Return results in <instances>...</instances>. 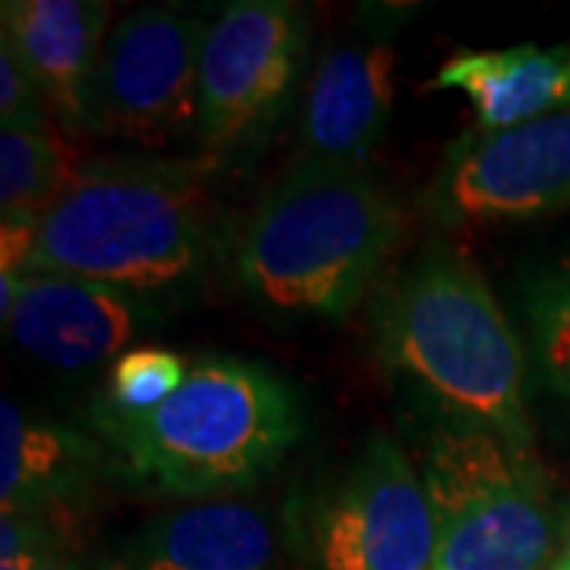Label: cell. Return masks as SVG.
Segmentation results:
<instances>
[{
  "instance_id": "6da1fadb",
  "label": "cell",
  "mask_w": 570,
  "mask_h": 570,
  "mask_svg": "<svg viewBox=\"0 0 570 570\" xmlns=\"http://www.w3.org/2000/svg\"><path fill=\"white\" fill-rule=\"evenodd\" d=\"M204 156H108L82 163L36 225L26 273H58L140 298L184 292L204 276L213 242Z\"/></svg>"
},
{
  "instance_id": "7a4b0ae2",
  "label": "cell",
  "mask_w": 570,
  "mask_h": 570,
  "mask_svg": "<svg viewBox=\"0 0 570 570\" xmlns=\"http://www.w3.org/2000/svg\"><path fill=\"white\" fill-rule=\"evenodd\" d=\"M374 343L431 412L532 450L527 358L494 292L460 250L425 247L374 305Z\"/></svg>"
},
{
  "instance_id": "3957f363",
  "label": "cell",
  "mask_w": 570,
  "mask_h": 570,
  "mask_svg": "<svg viewBox=\"0 0 570 570\" xmlns=\"http://www.w3.org/2000/svg\"><path fill=\"white\" fill-rule=\"evenodd\" d=\"M403 228L371 168L295 163L247 216L235 269L264 314L340 324L381 283Z\"/></svg>"
},
{
  "instance_id": "277c9868",
  "label": "cell",
  "mask_w": 570,
  "mask_h": 570,
  "mask_svg": "<svg viewBox=\"0 0 570 570\" xmlns=\"http://www.w3.org/2000/svg\"><path fill=\"white\" fill-rule=\"evenodd\" d=\"M89 422L134 485L209 501L283 460L305 431V403L269 365L204 355L163 406L130 415L96 403Z\"/></svg>"
},
{
  "instance_id": "5b68a950",
  "label": "cell",
  "mask_w": 570,
  "mask_h": 570,
  "mask_svg": "<svg viewBox=\"0 0 570 570\" xmlns=\"http://www.w3.org/2000/svg\"><path fill=\"white\" fill-rule=\"evenodd\" d=\"M419 475L434 513V570H549L561 523L532 450L489 428L434 419Z\"/></svg>"
},
{
  "instance_id": "8992f818",
  "label": "cell",
  "mask_w": 570,
  "mask_h": 570,
  "mask_svg": "<svg viewBox=\"0 0 570 570\" xmlns=\"http://www.w3.org/2000/svg\"><path fill=\"white\" fill-rule=\"evenodd\" d=\"M311 17L292 0H232L209 20L200 55L197 149L225 165L264 149L307 70Z\"/></svg>"
},
{
  "instance_id": "52a82bcc",
  "label": "cell",
  "mask_w": 570,
  "mask_h": 570,
  "mask_svg": "<svg viewBox=\"0 0 570 570\" xmlns=\"http://www.w3.org/2000/svg\"><path fill=\"white\" fill-rule=\"evenodd\" d=\"M209 20L181 7L146 3L111 22L96 77L92 134L159 156L197 142L200 55Z\"/></svg>"
},
{
  "instance_id": "ba28073f",
  "label": "cell",
  "mask_w": 570,
  "mask_h": 570,
  "mask_svg": "<svg viewBox=\"0 0 570 570\" xmlns=\"http://www.w3.org/2000/svg\"><path fill=\"white\" fill-rule=\"evenodd\" d=\"M314 570H434L438 530L415 463L396 438L367 434L305 517Z\"/></svg>"
},
{
  "instance_id": "9c48e42d",
  "label": "cell",
  "mask_w": 570,
  "mask_h": 570,
  "mask_svg": "<svg viewBox=\"0 0 570 570\" xmlns=\"http://www.w3.org/2000/svg\"><path fill=\"white\" fill-rule=\"evenodd\" d=\"M428 200L450 228L561 213L570 206V111L504 130H463L444 149Z\"/></svg>"
},
{
  "instance_id": "30bf717a",
  "label": "cell",
  "mask_w": 570,
  "mask_h": 570,
  "mask_svg": "<svg viewBox=\"0 0 570 570\" xmlns=\"http://www.w3.org/2000/svg\"><path fill=\"white\" fill-rule=\"evenodd\" d=\"M0 314L29 358L61 374L115 365L163 321L149 298L58 273L0 276Z\"/></svg>"
},
{
  "instance_id": "8fae6325",
  "label": "cell",
  "mask_w": 570,
  "mask_h": 570,
  "mask_svg": "<svg viewBox=\"0 0 570 570\" xmlns=\"http://www.w3.org/2000/svg\"><path fill=\"white\" fill-rule=\"evenodd\" d=\"M396 7H367L362 26L333 41L305 82L298 163L367 168L393 115Z\"/></svg>"
},
{
  "instance_id": "7c38bea8",
  "label": "cell",
  "mask_w": 570,
  "mask_h": 570,
  "mask_svg": "<svg viewBox=\"0 0 570 570\" xmlns=\"http://www.w3.org/2000/svg\"><path fill=\"white\" fill-rule=\"evenodd\" d=\"M111 29L102 0H3L0 41H7L41 89L61 130L92 134V99Z\"/></svg>"
},
{
  "instance_id": "4fadbf2b",
  "label": "cell",
  "mask_w": 570,
  "mask_h": 570,
  "mask_svg": "<svg viewBox=\"0 0 570 570\" xmlns=\"http://www.w3.org/2000/svg\"><path fill=\"white\" fill-rule=\"evenodd\" d=\"M428 89L466 96L475 127L504 130L570 111V39L513 45L501 51H456L438 67Z\"/></svg>"
},
{
  "instance_id": "5bb4252c",
  "label": "cell",
  "mask_w": 570,
  "mask_h": 570,
  "mask_svg": "<svg viewBox=\"0 0 570 570\" xmlns=\"http://www.w3.org/2000/svg\"><path fill=\"white\" fill-rule=\"evenodd\" d=\"M273 530L261 510L209 498L159 513L127 546L137 570H273Z\"/></svg>"
},
{
  "instance_id": "9a60e30c",
  "label": "cell",
  "mask_w": 570,
  "mask_h": 570,
  "mask_svg": "<svg viewBox=\"0 0 570 570\" xmlns=\"http://www.w3.org/2000/svg\"><path fill=\"white\" fill-rule=\"evenodd\" d=\"M99 448L73 428L0 403V508L3 513L70 517L89 491Z\"/></svg>"
},
{
  "instance_id": "2e32d148",
  "label": "cell",
  "mask_w": 570,
  "mask_h": 570,
  "mask_svg": "<svg viewBox=\"0 0 570 570\" xmlns=\"http://www.w3.org/2000/svg\"><path fill=\"white\" fill-rule=\"evenodd\" d=\"M77 168L55 121L0 130V223L39 225Z\"/></svg>"
},
{
  "instance_id": "e0dca14e",
  "label": "cell",
  "mask_w": 570,
  "mask_h": 570,
  "mask_svg": "<svg viewBox=\"0 0 570 570\" xmlns=\"http://www.w3.org/2000/svg\"><path fill=\"white\" fill-rule=\"evenodd\" d=\"M527 324L542 374L570 400V264L532 279L527 288Z\"/></svg>"
},
{
  "instance_id": "ac0fdd59",
  "label": "cell",
  "mask_w": 570,
  "mask_h": 570,
  "mask_svg": "<svg viewBox=\"0 0 570 570\" xmlns=\"http://www.w3.org/2000/svg\"><path fill=\"white\" fill-rule=\"evenodd\" d=\"M190 371V362L178 352L165 346H137L124 352L121 358L108 371V384L102 396L96 400L99 406L115 412H149L163 406L171 393H178Z\"/></svg>"
},
{
  "instance_id": "d6986e66",
  "label": "cell",
  "mask_w": 570,
  "mask_h": 570,
  "mask_svg": "<svg viewBox=\"0 0 570 570\" xmlns=\"http://www.w3.org/2000/svg\"><path fill=\"white\" fill-rule=\"evenodd\" d=\"M67 517L3 513L0 517V570H80L63 530Z\"/></svg>"
},
{
  "instance_id": "ffe728a7",
  "label": "cell",
  "mask_w": 570,
  "mask_h": 570,
  "mask_svg": "<svg viewBox=\"0 0 570 570\" xmlns=\"http://www.w3.org/2000/svg\"><path fill=\"white\" fill-rule=\"evenodd\" d=\"M51 108L41 89L22 67L17 51L0 41V130L10 127H41L51 124Z\"/></svg>"
},
{
  "instance_id": "44dd1931",
  "label": "cell",
  "mask_w": 570,
  "mask_h": 570,
  "mask_svg": "<svg viewBox=\"0 0 570 570\" xmlns=\"http://www.w3.org/2000/svg\"><path fill=\"white\" fill-rule=\"evenodd\" d=\"M558 554H568L570 558V510H568V517L561 520V551Z\"/></svg>"
},
{
  "instance_id": "7402d4cb",
  "label": "cell",
  "mask_w": 570,
  "mask_h": 570,
  "mask_svg": "<svg viewBox=\"0 0 570 570\" xmlns=\"http://www.w3.org/2000/svg\"><path fill=\"white\" fill-rule=\"evenodd\" d=\"M89 570H137L127 558H118V561H102V564H96V568Z\"/></svg>"
},
{
  "instance_id": "603a6c76",
  "label": "cell",
  "mask_w": 570,
  "mask_h": 570,
  "mask_svg": "<svg viewBox=\"0 0 570 570\" xmlns=\"http://www.w3.org/2000/svg\"><path fill=\"white\" fill-rule=\"evenodd\" d=\"M549 570H570V558H568V554H558V558L551 561Z\"/></svg>"
}]
</instances>
